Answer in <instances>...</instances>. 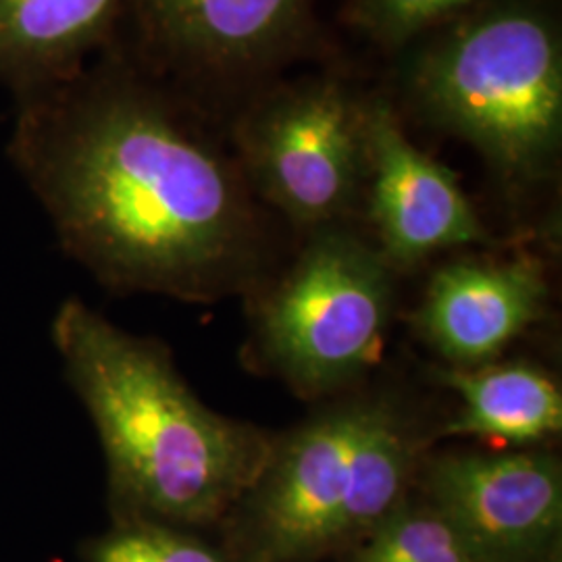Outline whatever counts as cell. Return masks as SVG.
I'll list each match as a JSON object with an SVG mask.
<instances>
[{
	"mask_svg": "<svg viewBox=\"0 0 562 562\" xmlns=\"http://www.w3.org/2000/svg\"><path fill=\"white\" fill-rule=\"evenodd\" d=\"M408 109L473 146L504 180L550 178L562 150L554 0H487L401 53Z\"/></svg>",
	"mask_w": 562,
	"mask_h": 562,
	"instance_id": "obj_3",
	"label": "cell"
},
{
	"mask_svg": "<svg viewBox=\"0 0 562 562\" xmlns=\"http://www.w3.org/2000/svg\"><path fill=\"white\" fill-rule=\"evenodd\" d=\"M419 438L387 401L334 406L273 442L244 496L250 562H304L359 543L408 501Z\"/></svg>",
	"mask_w": 562,
	"mask_h": 562,
	"instance_id": "obj_4",
	"label": "cell"
},
{
	"mask_svg": "<svg viewBox=\"0 0 562 562\" xmlns=\"http://www.w3.org/2000/svg\"><path fill=\"white\" fill-rule=\"evenodd\" d=\"M352 562H475L454 527L429 503L401 508L359 542Z\"/></svg>",
	"mask_w": 562,
	"mask_h": 562,
	"instance_id": "obj_13",
	"label": "cell"
},
{
	"mask_svg": "<svg viewBox=\"0 0 562 562\" xmlns=\"http://www.w3.org/2000/svg\"><path fill=\"white\" fill-rule=\"evenodd\" d=\"M394 306V269L375 244L344 225L313 232L262 302V357L306 396L355 382L382 357Z\"/></svg>",
	"mask_w": 562,
	"mask_h": 562,
	"instance_id": "obj_5",
	"label": "cell"
},
{
	"mask_svg": "<svg viewBox=\"0 0 562 562\" xmlns=\"http://www.w3.org/2000/svg\"><path fill=\"white\" fill-rule=\"evenodd\" d=\"M362 190L375 248L394 271L490 240L459 178L411 142L396 104L380 94L364 99Z\"/></svg>",
	"mask_w": 562,
	"mask_h": 562,
	"instance_id": "obj_9",
	"label": "cell"
},
{
	"mask_svg": "<svg viewBox=\"0 0 562 562\" xmlns=\"http://www.w3.org/2000/svg\"><path fill=\"white\" fill-rule=\"evenodd\" d=\"M446 385L461 396L446 436L527 448L561 434V387L536 364L492 361L454 367L446 373Z\"/></svg>",
	"mask_w": 562,
	"mask_h": 562,
	"instance_id": "obj_12",
	"label": "cell"
},
{
	"mask_svg": "<svg viewBox=\"0 0 562 562\" xmlns=\"http://www.w3.org/2000/svg\"><path fill=\"white\" fill-rule=\"evenodd\" d=\"M183 99L121 59L20 97L9 155L65 252L111 290L209 301L259 257L240 162Z\"/></svg>",
	"mask_w": 562,
	"mask_h": 562,
	"instance_id": "obj_1",
	"label": "cell"
},
{
	"mask_svg": "<svg viewBox=\"0 0 562 562\" xmlns=\"http://www.w3.org/2000/svg\"><path fill=\"white\" fill-rule=\"evenodd\" d=\"M150 76L250 94L315 38L311 0H123Z\"/></svg>",
	"mask_w": 562,
	"mask_h": 562,
	"instance_id": "obj_7",
	"label": "cell"
},
{
	"mask_svg": "<svg viewBox=\"0 0 562 562\" xmlns=\"http://www.w3.org/2000/svg\"><path fill=\"white\" fill-rule=\"evenodd\" d=\"M121 13L123 0H0V83L25 97L69 80Z\"/></svg>",
	"mask_w": 562,
	"mask_h": 562,
	"instance_id": "obj_11",
	"label": "cell"
},
{
	"mask_svg": "<svg viewBox=\"0 0 562 562\" xmlns=\"http://www.w3.org/2000/svg\"><path fill=\"white\" fill-rule=\"evenodd\" d=\"M50 336L97 427L120 519L211 525L244 501L276 440L209 408L161 341L123 331L78 299L60 304Z\"/></svg>",
	"mask_w": 562,
	"mask_h": 562,
	"instance_id": "obj_2",
	"label": "cell"
},
{
	"mask_svg": "<svg viewBox=\"0 0 562 562\" xmlns=\"http://www.w3.org/2000/svg\"><path fill=\"white\" fill-rule=\"evenodd\" d=\"M548 280L540 259L461 257L442 265L427 283L417 327L454 367L496 361L540 319Z\"/></svg>",
	"mask_w": 562,
	"mask_h": 562,
	"instance_id": "obj_10",
	"label": "cell"
},
{
	"mask_svg": "<svg viewBox=\"0 0 562 562\" xmlns=\"http://www.w3.org/2000/svg\"><path fill=\"white\" fill-rule=\"evenodd\" d=\"M487 0H346L344 20L387 53H402L423 36Z\"/></svg>",
	"mask_w": 562,
	"mask_h": 562,
	"instance_id": "obj_14",
	"label": "cell"
},
{
	"mask_svg": "<svg viewBox=\"0 0 562 562\" xmlns=\"http://www.w3.org/2000/svg\"><path fill=\"white\" fill-rule=\"evenodd\" d=\"M364 99L334 76L252 92L234 125L250 188L304 229L338 225L362 192Z\"/></svg>",
	"mask_w": 562,
	"mask_h": 562,
	"instance_id": "obj_6",
	"label": "cell"
},
{
	"mask_svg": "<svg viewBox=\"0 0 562 562\" xmlns=\"http://www.w3.org/2000/svg\"><path fill=\"white\" fill-rule=\"evenodd\" d=\"M425 492L475 562H550L559 550L562 471L552 454H446L429 462Z\"/></svg>",
	"mask_w": 562,
	"mask_h": 562,
	"instance_id": "obj_8",
	"label": "cell"
},
{
	"mask_svg": "<svg viewBox=\"0 0 562 562\" xmlns=\"http://www.w3.org/2000/svg\"><path fill=\"white\" fill-rule=\"evenodd\" d=\"M86 557L88 562H225L181 527L144 519H120L88 546Z\"/></svg>",
	"mask_w": 562,
	"mask_h": 562,
	"instance_id": "obj_15",
	"label": "cell"
}]
</instances>
